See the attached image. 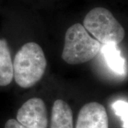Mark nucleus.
Instances as JSON below:
<instances>
[{"label": "nucleus", "mask_w": 128, "mask_h": 128, "mask_svg": "<svg viewBox=\"0 0 128 128\" xmlns=\"http://www.w3.org/2000/svg\"><path fill=\"white\" fill-rule=\"evenodd\" d=\"M46 66L45 54L41 46L34 42L25 44L14 57V80L23 88L32 87L42 78Z\"/></svg>", "instance_id": "nucleus-1"}, {"label": "nucleus", "mask_w": 128, "mask_h": 128, "mask_svg": "<svg viewBox=\"0 0 128 128\" xmlns=\"http://www.w3.org/2000/svg\"><path fill=\"white\" fill-rule=\"evenodd\" d=\"M100 48V43L92 38L82 25L75 24L66 33L62 58L71 65L84 64L96 56Z\"/></svg>", "instance_id": "nucleus-2"}, {"label": "nucleus", "mask_w": 128, "mask_h": 128, "mask_svg": "<svg viewBox=\"0 0 128 128\" xmlns=\"http://www.w3.org/2000/svg\"><path fill=\"white\" fill-rule=\"evenodd\" d=\"M83 26L103 44H119L124 38V29L108 9L96 7L88 13Z\"/></svg>", "instance_id": "nucleus-3"}, {"label": "nucleus", "mask_w": 128, "mask_h": 128, "mask_svg": "<svg viewBox=\"0 0 128 128\" xmlns=\"http://www.w3.org/2000/svg\"><path fill=\"white\" fill-rule=\"evenodd\" d=\"M16 120L28 128H48V114L44 101L39 98H32L18 109Z\"/></svg>", "instance_id": "nucleus-4"}, {"label": "nucleus", "mask_w": 128, "mask_h": 128, "mask_svg": "<svg viewBox=\"0 0 128 128\" xmlns=\"http://www.w3.org/2000/svg\"><path fill=\"white\" fill-rule=\"evenodd\" d=\"M76 128H109L105 107L97 102L83 105L78 113Z\"/></svg>", "instance_id": "nucleus-5"}, {"label": "nucleus", "mask_w": 128, "mask_h": 128, "mask_svg": "<svg viewBox=\"0 0 128 128\" xmlns=\"http://www.w3.org/2000/svg\"><path fill=\"white\" fill-rule=\"evenodd\" d=\"M50 128H73V111L63 100H57L54 103Z\"/></svg>", "instance_id": "nucleus-6"}, {"label": "nucleus", "mask_w": 128, "mask_h": 128, "mask_svg": "<svg viewBox=\"0 0 128 128\" xmlns=\"http://www.w3.org/2000/svg\"><path fill=\"white\" fill-rule=\"evenodd\" d=\"M101 53L109 68L115 74L124 76L126 74L125 59L121 55L118 45L109 44H104L101 48Z\"/></svg>", "instance_id": "nucleus-7"}, {"label": "nucleus", "mask_w": 128, "mask_h": 128, "mask_svg": "<svg viewBox=\"0 0 128 128\" xmlns=\"http://www.w3.org/2000/svg\"><path fill=\"white\" fill-rule=\"evenodd\" d=\"M13 78V62L9 46L4 39H0V86L9 85Z\"/></svg>", "instance_id": "nucleus-8"}, {"label": "nucleus", "mask_w": 128, "mask_h": 128, "mask_svg": "<svg viewBox=\"0 0 128 128\" xmlns=\"http://www.w3.org/2000/svg\"><path fill=\"white\" fill-rule=\"evenodd\" d=\"M112 108L114 110V113L118 116L122 122V128H128V103L125 100H117L112 105Z\"/></svg>", "instance_id": "nucleus-9"}, {"label": "nucleus", "mask_w": 128, "mask_h": 128, "mask_svg": "<svg viewBox=\"0 0 128 128\" xmlns=\"http://www.w3.org/2000/svg\"><path fill=\"white\" fill-rule=\"evenodd\" d=\"M4 128H28L18 122L16 120L10 119L5 124Z\"/></svg>", "instance_id": "nucleus-10"}]
</instances>
